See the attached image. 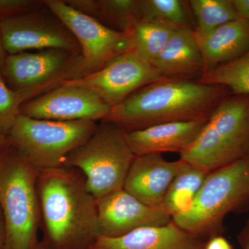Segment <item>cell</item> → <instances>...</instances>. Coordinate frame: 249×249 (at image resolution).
<instances>
[{"instance_id": "20", "label": "cell", "mask_w": 249, "mask_h": 249, "mask_svg": "<svg viewBox=\"0 0 249 249\" xmlns=\"http://www.w3.org/2000/svg\"><path fill=\"white\" fill-rule=\"evenodd\" d=\"M178 28L161 21H142L127 31L130 52L152 63L163 52Z\"/></svg>"}, {"instance_id": "27", "label": "cell", "mask_w": 249, "mask_h": 249, "mask_svg": "<svg viewBox=\"0 0 249 249\" xmlns=\"http://www.w3.org/2000/svg\"><path fill=\"white\" fill-rule=\"evenodd\" d=\"M204 249H232L231 245L222 235L214 236L205 244Z\"/></svg>"}, {"instance_id": "26", "label": "cell", "mask_w": 249, "mask_h": 249, "mask_svg": "<svg viewBox=\"0 0 249 249\" xmlns=\"http://www.w3.org/2000/svg\"><path fill=\"white\" fill-rule=\"evenodd\" d=\"M45 5V0H0V22Z\"/></svg>"}, {"instance_id": "3", "label": "cell", "mask_w": 249, "mask_h": 249, "mask_svg": "<svg viewBox=\"0 0 249 249\" xmlns=\"http://www.w3.org/2000/svg\"><path fill=\"white\" fill-rule=\"evenodd\" d=\"M40 171L8 142L0 150V209L4 218V249H37L41 216Z\"/></svg>"}, {"instance_id": "10", "label": "cell", "mask_w": 249, "mask_h": 249, "mask_svg": "<svg viewBox=\"0 0 249 249\" xmlns=\"http://www.w3.org/2000/svg\"><path fill=\"white\" fill-rule=\"evenodd\" d=\"M76 37L87 74L99 71L111 59L130 52L128 32L112 30L67 5L64 0H45ZM86 74V75H87Z\"/></svg>"}, {"instance_id": "8", "label": "cell", "mask_w": 249, "mask_h": 249, "mask_svg": "<svg viewBox=\"0 0 249 249\" xmlns=\"http://www.w3.org/2000/svg\"><path fill=\"white\" fill-rule=\"evenodd\" d=\"M86 74L81 53L60 49L8 55L1 72L11 89L29 90L35 98L62 82Z\"/></svg>"}, {"instance_id": "24", "label": "cell", "mask_w": 249, "mask_h": 249, "mask_svg": "<svg viewBox=\"0 0 249 249\" xmlns=\"http://www.w3.org/2000/svg\"><path fill=\"white\" fill-rule=\"evenodd\" d=\"M188 6V1L181 0H140L141 22L161 21L194 30Z\"/></svg>"}, {"instance_id": "4", "label": "cell", "mask_w": 249, "mask_h": 249, "mask_svg": "<svg viewBox=\"0 0 249 249\" xmlns=\"http://www.w3.org/2000/svg\"><path fill=\"white\" fill-rule=\"evenodd\" d=\"M249 157V96L229 93L218 103L196 142L180 159L211 173Z\"/></svg>"}, {"instance_id": "15", "label": "cell", "mask_w": 249, "mask_h": 249, "mask_svg": "<svg viewBox=\"0 0 249 249\" xmlns=\"http://www.w3.org/2000/svg\"><path fill=\"white\" fill-rule=\"evenodd\" d=\"M205 244L204 239L172 221L162 227L140 228L119 237L98 236L89 249H204Z\"/></svg>"}, {"instance_id": "9", "label": "cell", "mask_w": 249, "mask_h": 249, "mask_svg": "<svg viewBox=\"0 0 249 249\" xmlns=\"http://www.w3.org/2000/svg\"><path fill=\"white\" fill-rule=\"evenodd\" d=\"M0 32L8 55L49 49L81 53L71 31L46 3L38 9L1 21Z\"/></svg>"}, {"instance_id": "32", "label": "cell", "mask_w": 249, "mask_h": 249, "mask_svg": "<svg viewBox=\"0 0 249 249\" xmlns=\"http://www.w3.org/2000/svg\"><path fill=\"white\" fill-rule=\"evenodd\" d=\"M7 143V137L0 135V150Z\"/></svg>"}, {"instance_id": "29", "label": "cell", "mask_w": 249, "mask_h": 249, "mask_svg": "<svg viewBox=\"0 0 249 249\" xmlns=\"http://www.w3.org/2000/svg\"><path fill=\"white\" fill-rule=\"evenodd\" d=\"M238 240L242 249H249V219L239 235Z\"/></svg>"}, {"instance_id": "31", "label": "cell", "mask_w": 249, "mask_h": 249, "mask_svg": "<svg viewBox=\"0 0 249 249\" xmlns=\"http://www.w3.org/2000/svg\"><path fill=\"white\" fill-rule=\"evenodd\" d=\"M8 54L6 53V51L3 45L2 40H1V32H0V76H1V72H2L3 67H4L5 60ZM2 77V76H1Z\"/></svg>"}, {"instance_id": "28", "label": "cell", "mask_w": 249, "mask_h": 249, "mask_svg": "<svg viewBox=\"0 0 249 249\" xmlns=\"http://www.w3.org/2000/svg\"><path fill=\"white\" fill-rule=\"evenodd\" d=\"M239 18L249 22V0H233Z\"/></svg>"}, {"instance_id": "25", "label": "cell", "mask_w": 249, "mask_h": 249, "mask_svg": "<svg viewBox=\"0 0 249 249\" xmlns=\"http://www.w3.org/2000/svg\"><path fill=\"white\" fill-rule=\"evenodd\" d=\"M35 98L29 90L14 91L0 76V135L7 137L22 105Z\"/></svg>"}, {"instance_id": "11", "label": "cell", "mask_w": 249, "mask_h": 249, "mask_svg": "<svg viewBox=\"0 0 249 249\" xmlns=\"http://www.w3.org/2000/svg\"><path fill=\"white\" fill-rule=\"evenodd\" d=\"M163 78L150 62L132 52L111 59L99 71L67 83L88 88L111 108L124 102L141 88Z\"/></svg>"}, {"instance_id": "12", "label": "cell", "mask_w": 249, "mask_h": 249, "mask_svg": "<svg viewBox=\"0 0 249 249\" xmlns=\"http://www.w3.org/2000/svg\"><path fill=\"white\" fill-rule=\"evenodd\" d=\"M110 109L91 90L64 81L24 103L19 108V114L42 120L97 122L104 120Z\"/></svg>"}, {"instance_id": "13", "label": "cell", "mask_w": 249, "mask_h": 249, "mask_svg": "<svg viewBox=\"0 0 249 249\" xmlns=\"http://www.w3.org/2000/svg\"><path fill=\"white\" fill-rule=\"evenodd\" d=\"M100 235L119 237L136 229L173 221L163 206H149L123 189L96 199Z\"/></svg>"}, {"instance_id": "7", "label": "cell", "mask_w": 249, "mask_h": 249, "mask_svg": "<svg viewBox=\"0 0 249 249\" xmlns=\"http://www.w3.org/2000/svg\"><path fill=\"white\" fill-rule=\"evenodd\" d=\"M96 121H55L19 114L8 142L39 170L64 166L70 152L84 143L97 127Z\"/></svg>"}, {"instance_id": "6", "label": "cell", "mask_w": 249, "mask_h": 249, "mask_svg": "<svg viewBox=\"0 0 249 249\" xmlns=\"http://www.w3.org/2000/svg\"><path fill=\"white\" fill-rule=\"evenodd\" d=\"M134 157L127 132L113 123L101 121L90 138L69 154L63 167L83 174L96 200L124 188Z\"/></svg>"}, {"instance_id": "1", "label": "cell", "mask_w": 249, "mask_h": 249, "mask_svg": "<svg viewBox=\"0 0 249 249\" xmlns=\"http://www.w3.org/2000/svg\"><path fill=\"white\" fill-rule=\"evenodd\" d=\"M229 93L230 90L220 85L163 77L111 107L102 121L127 132L165 123L209 120L218 103Z\"/></svg>"}, {"instance_id": "16", "label": "cell", "mask_w": 249, "mask_h": 249, "mask_svg": "<svg viewBox=\"0 0 249 249\" xmlns=\"http://www.w3.org/2000/svg\"><path fill=\"white\" fill-rule=\"evenodd\" d=\"M207 121L165 123L131 131L127 142L135 157L168 152L180 155L196 142Z\"/></svg>"}, {"instance_id": "23", "label": "cell", "mask_w": 249, "mask_h": 249, "mask_svg": "<svg viewBox=\"0 0 249 249\" xmlns=\"http://www.w3.org/2000/svg\"><path fill=\"white\" fill-rule=\"evenodd\" d=\"M190 8L196 19L194 31L207 34L239 19L233 0H191Z\"/></svg>"}, {"instance_id": "22", "label": "cell", "mask_w": 249, "mask_h": 249, "mask_svg": "<svg viewBox=\"0 0 249 249\" xmlns=\"http://www.w3.org/2000/svg\"><path fill=\"white\" fill-rule=\"evenodd\" d=\"M197 80L203 84L226 87L235 94L249 96V50L240 58L205 72Z\"/></svg>"}, {"instance_id": "14", "label": "cell", "mask_w": 249, "mask_h": 249, "mask_svg": "<svg viewBox=\"0 0 249 249\" xmlns=\"http://www.w3.org/2000/svg\"><path fill=\"white\" fill-rule=\"evenodd\" d=\"M188 163L181 159L168 161L162 154L137 156L129 168L124 189L144 204L162 206L172 183Z\"/></svg>"}, {"instance_id": "18", "label": "cell", "mask_w": 249, "mask_h": 249, "mask_svg": "<svg viewBox=\"0 0 249 249\" xmlns=\"http://www.w3.org/2000/svg\"><path fill=\"white\" fill-rule=\"evenodd\" d=\"M152 64L165 78L198 80L205 72L194 33L188 28H178Z\"/></svg>"}, {"instance_id": "33", "label": "cell", "mask_w": 249, "mask_h": 249, "mask_svg": "<svg viewBox=\"0 0 249 249\" xmlns=\"http://www.w3.org/2000/svg\"><path fill=\"white\" fill-rule=\"evenodd\" d=\"M49 249L47 248V247H45V246L40 245V246H39L38 249Z\"/></svg>"}, {"instance_id": "5", "label": "cell", "mask_w": 249, "mask_h": 249, "mask_svg": "<svg viewBox=\"0 0 249 249\" xmlns=\"http://www.w3.org/2000/svg\"><path fill=\"white\" fill-rule=\"evenodd\" d=\"M248 209L249 157L210 173L189 211L173 221L204 240L221 235L228 214Z\"/></svg>"}, {"instance_id": "19", "label": "cell", "mask_w": 249, "mask_h": 249, "mask_svg": "<svg viewBox=\"0 0 249 249\" xmlns=\"http://www.w3.org/2000/svg\"><path fill=\"white\" fill-rule=\"evenodd\" d=\"M73 9L119 32L141 22L140 0H64Z\"/></svg>"}, {"instance_id": "21", "label": "cell", "mask_w": 249, "mask_h": 249, "mask_svg": "<svg viewBox=\"0 0 249 249\" xmlns=\"http://www.w3.org/2000/svg\"><path fill=\"white\" fill-rule=\"evenodd\" d=\"M209 174L189 163L178 174L167 192L162 204L172 217L189 211Z\"/></svg>"}, {"instance_id": "17", "label": "cell", "mask_w": 249, "mask_h": 249, "mask_svg": "<svg viewBox=\"0 0 249 249\" xmlns=\"http://www.w3.org/2000/svg\"><path fill=\"white\" fill-rule=\"evenodd\" d=\"M193 33L202 57L205 72L240 58L249 50V22L241 18L207 34H199L194 30Z\"/></svg>"}, {"instance_id": "30", "label": "cell", "mask_w": 249, "mask_h": 249, "mask_svg": "<svg viewBox=\"0 0 249 249\" xmlns=\"http://www.w3.org/2000/svg\"><path fill=\"white\" fill-rule=\"evenodd\" d=\"M5 237H6V232H5L4 218L0 209V249H4Z\"/></svg>"}, {"instance_id": "2", "label": "cell", "mask_w": 249, "mask_h": 249, "mask_svg": "<svg viewBox=\"0 0 249 249\" xmlns=\"http://www.w3.org/2000/svg\"><path fill=\"white\" fill-rule=\"evenodd\" d=\"M37 193L49 249H89L100 235L96 200L75 168L40 172Z\"/></svg>"}]
</instances>
